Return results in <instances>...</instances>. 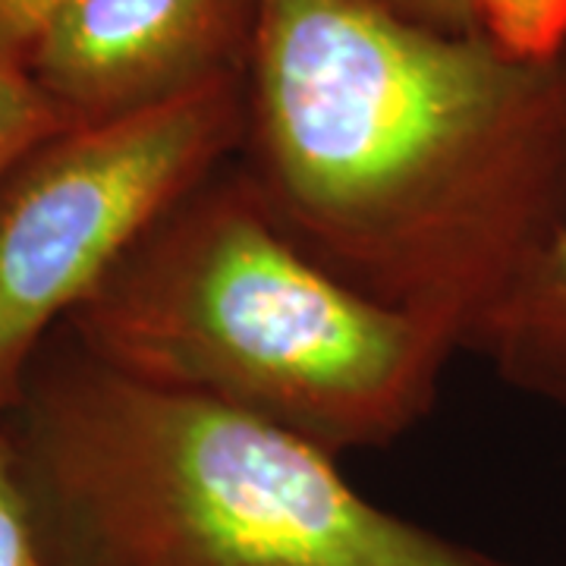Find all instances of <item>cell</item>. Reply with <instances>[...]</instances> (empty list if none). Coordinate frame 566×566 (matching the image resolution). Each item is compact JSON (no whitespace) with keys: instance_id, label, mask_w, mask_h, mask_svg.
I'll use <instances>...</instances> for the list:
<instances>
[{"instance_id":"obj_9","label":"cell","mask_w":566,"mask_h":566,"mask_svg":"<svg viewBox=\"0 0 566 566\" xmlns=\"http://www.w3.org/2000/svg\"><path fill=\"white\" fill-rule=\"evenodd\" d=\"M61 129H66V123L41 95L32 76L0 61V182L32 148Z\"/></svg>"},{"instance_id":"obj_2","label":"cell","mask_w":566,"mask_h":566,"mask_svg":"<svg viewBox=\"0 0 566 566\" xmlns=\"http://www.w3.org/2000/svg\"><path fill=\"white\" fill-rule=\"evenodd\" d=\"M57 334L7 428L70 566H510L371 504L303 434Z\"/></svg>"},{"instance_id":"obj_10","label":"cell","mask_w":566,"mask_h":566,"mask_svg":"<svg viewBox=\"0 0 566 566\" xmlns=\"http://www.w3.org/2000/svg\"><path fill=\"white\" fill-rule=\"evenodd\" d=\"M70 7L73 0H0V61L29 73L32 57Z\"/></svg>"},{"instance_id":"obj_6","label":"cell","mask_w":566,"mask_h":566,"mask_svg":"<svg viewBox=\"0 0 566 566\" xmlns=\"http://www.w3.org/2000/svg\"><path fill=\"white\" fill-rule=\"evenodd\" d=\"M465 349L506 385L566 409V208L475 324Z\"/></svg>"},{"instance_id":"obj_8","label":"cell","mask_w":566,"mask_h":566,"mask_svg":"<svg viewBox=\"0 0 566 566\" xmlns=\"http://www.w3.org/2000/svg\"><path fill=\"white\" fill-rule=\"evenodd\" d=\"M0 566H70L44 526L7 419L0 422Z\"/></svg>"},{"instance_id":"obj_7","label":"cell","mask_w":566,"mask_h":566,"mask_svg":"<svg viewBox=\"0 0 566 566\" xmlns=\"http://www.w3.org/2000/svg\"><path fill=\"white\" fill-rule=\"evenodd\" d=\"M450 35H482L523 61L566 54V0H368Z\"/></svg>"},{"instance_id":"obj_5","label":"cell","mask_w":566,"mask_h":566,"mask_svg":"<svg viewBox=\"0 0 566 566\" xmlns=\"http://www.w3.org/2000/svg\"><path fill=\"white\" fill-rule=\"evenodd\" d=\"M262 0H73L29 63L70 126L120 120L245 76Z\"/></svg>"},{"instance_id":"obj_4","label":"cell","mask_w":566,"mask_h":566,"mask_svg":"<svg viewBox=\"0 0 566 566\" xmlns=\"http://www.w3.org/2000/svg\"><path fill=\"white\" fill-rule=\"evenodd\" d=\"M245 76L44 139L0 182V422L73 308L189 189L240 155Z\"/></svg>"},{"instance_id":"obj_1","label":"cell","mask_w":566,"mask_h":566,"mask_svg":"<svg viewBox=\"0 0 566 566\" xmlns=\"http://www.w3.org/2000/svg\"><path fill=\"white\" fill-rule=\"evenodd\" d=\"M237 161L312 259L460 349L566 208V54L262 0Z\"/></svg>"},{"instance_id":"obj_3","label":"cell","mask_w":566,"mask_h":566,"mask_svg":"<svg viewBox=\"0 0 566 566\" xmlns=\"http://www.w3.org/2000/svg\"><path fill=\"white\" fill-rule=\"evenodd\" d=\"M63 331L145 385L259 416L331 453L397 441L460 344L365 296L268 211L240 161L167 208Z\"/></svg>"}]
</instances>
